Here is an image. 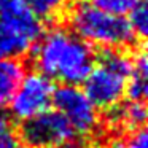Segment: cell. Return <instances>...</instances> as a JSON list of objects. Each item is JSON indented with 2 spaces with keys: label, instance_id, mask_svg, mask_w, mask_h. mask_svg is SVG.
<instances>
[{
  "label": "cell",
  "instance_id": "3957f363",
  "mask_svg": "<svg viewBox=\"0 0 148 148\" xmlns=\"http://www.w3.org/2000/svg\"><path fill=\"white\" fill-rule=\"evenodd\" d=\"M132 70V58L121 49H103L83 81L84 94L97 108L110 110L121 102Z\"/></svg>",
  "mask_w": 148,
  "mask_h": 148
},
{
  "label": "cell",
  "instance_id": "9c48e42d",
  "mask_svg": "<svg viewBox=\"0 0 148 148\" xmlns=\"http://www.w3.org/2000/svg\"><path fill=\"white\" fill-rule=\"evenodd\" d=\"M24 75V65L18 59H0V110L8 107Z\"/></svg>",
  "mask_w": 148,
  "mask_h": 148
},
{
  "label": "cell",
  "instance_id": "7a4b0ae2",
  "mask_svg": "<svg viewBox=\"0 0 148 148\" xmlns=\"http://www.w3.org/2000/svg\"><path fill=\"white\" fill-rule=\"evenodd\" d=\"M69 21L75 35L103 49H121L137 40L127 18L107 13L84 0L72 8Z\"/></svg>",
  "mask_w": 148,
  "mask_h": 148
},
{
  "label": "cell",
  "instance_id": "ba28073f",
  "mask_svg": "<svg viewBox=\"0 0 148 148\" xmlns=\"http://www.w3.org/2000/svg\"><path fill=\"white\" fill-rule=\"evenodd\" d=\"M110 121L118 127H124L129 131H137L145 126L147 121V107L145 102L129 100L124 105H115L108 110Z\"/></svg>",
  "mask_w": 148,
  "mask_h": 148
},
{
  "label": "cell",
  "instance_id": "6da1fadb",
  "mask_svg": "<svg viewBox=\"0 0 148 148\" xmlns=\"http://www.w3.org/2000/svg\"><path fill=\"white\" fill-rule=\"evenodd\" d=\"M34 59L40 73L62 84H80L96 64L91 45L64 27H54L42 34Z\"/></svg>",
  "mask_w": 148,
  "mask_h": 148
},
{
  "label": "cell",
  "instance_id": "ac0fdd59",
  "mask_svg": "<svg viewBox=\"0 0 148 148\" xmlns=\"http://www.w3.org/2000/svg\"><path fill=\"white\" fill-rule=\"evenodd\" d=\"M54 148H83L78 142H73V140H69V142H64V143H61V145H58V147H54Z\"/></svg>",
  "mask_w": 148,
  "mask_h": 148
},
{
  "label": "cell",
  "instance_id": "5bb4252c",
  "mask_svg": "<svg viewBox=\"0 0 148 148\" xmlns=\"http://www.w3.org/2000/svg\"><path fill=\"white\" fill-rule=\"evenodd\" d=\"M129 24H131L132 30H134L137 38H145L148 30V10L145 7V2L134 8L129 13Z\"/></svg>",
  "mask_w": 148,
  "mask_h": 148
},
{
  "label": "cell",
  "instance_id": "277c9868",
  "mask_svg": "<svg viewBox=\"0 0 148 148\" xmlns=\"http://www.w3.org/2000/svg\"><path fill=\"white\" fill-rule=\"evenodd\" d=\"M53 80L40 72H32L23 77L8 107L16 119L27 121L49 108L53 103Z\"/></svg>",
  "mask_w": 148,
  "mask_h": 148
},
{
  "label": "cell",
  "instance_id": "4fadbf2b",
  "mask_svg": "<svg viewBox=\"0 0 148 148\" xmlns=\"http://www.w3.org/2000/svg\"><path fill=\"white\" fill-rule=\"evenodd\" d=\"M29 3L40 19H49L67 7L69 0H29Z\"/></svg>",
  "mask_w": 148,
  "mask_h": 148
},
{
  "label": "cell",
  "instance_id": "8fae6325",
  "mask_svg": "<svg viewBox=\"0 0 148 148\" xmlns=\"http://www.w3.org/2000/svg\"><path fill=\"white\" fill-rule=\"evenodd\" d=\"M32 43L11 30L5 23L0 21V59H16L26 54Z\"/></svg>",
  "mask_w": 148,
  "mask_h": 148
},
{
  "label": "cell",
  "instance_id": "2e32d148",
  "mask_svg": "<svg viewBox=\"0 0 148 148\" xmlns=\"http://www.w3.org/2000/svg\"><path fill=\"white\" fill-rule=\"evenodd\" d=\"M0 148H26L21 137L14 132V129L0 132Z\"/></svg>",
  "mask_w": 148,
  "mask_h": 148
},
{
  "label": "cell",
  "instance_id": "30bf717a",
  "mask_svg": "<svg viewBox=\"0 0 148 148\" xmlns=\"http://www.w3.org/2000/svg\"><path fill=\"white\" fill-rule=\"evenodd\" d=\"M147 77H148V61H147V53L142 48L140 51L132 58V70L126 83V92L129 100H138L145 102L147 97Z\"/></svg>",
  "mask_w": 148,
  "mask_h": 148
},
{
  "label": "cell",
  "instance_id": "d6986e66",
  "mask_svg": "<svg viewBox=\"0 0 148 148\" xmlns=\"http://www.w3.org/2000/svg\"><path fill=\"white\" fill-rule=\"evenodd\" d=\"M99 148H123V147L119 143H107V145H102Z\"/></svg>",
  "mask_w": 148,
  "mask_h": 148
},
{
  "label": "cell",
  "instance_id": "8992f818",
  "mask_svg": "<svg viewBox=\"0 0 148 148\" xmlns=\"http://www.w3.org/2000/svg\"><path fill=\"white\" fill-rule=\"evenodd\" d=\"M73 135V129L58 110H46L24 121L21 127V140L29 148H54Z\"/></svg>",
  "mask_w": 148,
  "mask_h": 148
},
{
  "label": "cell",
  "instance_id": "52a82bcc",
  "mask_svg": "<svg viewBox=\"0 0 148 148\" xmlns=\"http://www.w3.org/2000/svg\"><path fill=\"white\" fill-rule=\"evenodd\" d=\"M0 21L32 45L43 34V23L32 10L29 0H0Z\"/></svg>",
  "mask_w": 148,
  "mask_h": 148
},
{
  "label": "cell",
  "instance_id": "5b68a950",
  "mask_svg": "<svg viewBox=\"0 0 148 148\" xmlns=\"http://www.w3.org/2000/svg\"><path fill=\"white\" fill-rule=\"evenodd\" d=\"M53 103L56 110L62 113V116L69 121L75 134L89 135L97 129L99 124L97 107L78 86L62 84L59 88H54Z\"/></svg>",
  "mask_w": 148,
  "mask_h": 148
},
{
  "label": "cell",
  "instance_id": "e0dca14e",
  "mask_svg": "<svg viewBox=\"0 0 148 148\" xmlns=\"http://www.w3.org/2000/svg\"><path fill=\"white\" fill-rule=\"evenodd\" d=\"M8 129H13V123H11V118L7 115V113H3L2 110H0V132L8 131Z\"/></svg>",
  "mask_w": 148,
  "mask_h": 148
},
{
  "label": "cell",
  "instance_id": "9a60e30c",
  "mask_svg": "<svg viewBox=\"0 0 148 148\" xmlns=\"http://www.w3.org/2000/svg\"><path fill=\"white\" fill-rule=\"evenodd\" d=\"M123 148H148V135L145 127L132 131V134L127 137Z\"/></svg>",
  "mask_w": 148,
  "mask_h": 148
},
{
  "label": "cell",
  "instance_id": "7c38bea8",
  "mask_svg": "<svg viewBox=\"0 0 148 148\" xmlns=\"http://www.w3.org/2000/svg\"><path fill=\"white\" fill-rule=\"evenodd\" d=\"M84 2L107 11V13L118 14V16H124V14L131 13L137 5L143 3V0H84Z\"/></svg>",
  "mask_w": 148,
  "mask_h": 148
}]
</instances>
